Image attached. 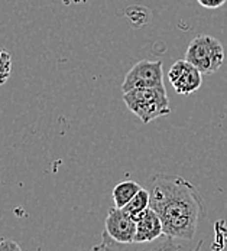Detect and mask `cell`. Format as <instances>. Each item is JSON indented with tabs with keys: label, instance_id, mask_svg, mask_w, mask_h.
I'll list each match as a JSON object with an SVG mask.
<instances>
[{
	"label": "cell",
	"instance_id": "6da1fadb",
	"mask_svg": "<svg viewBox=\"0 0 227 251\" xmlns=\"http://www.w3.org/2000/svg\"><path fill=\"white\" fill-rule=\"evenodd\" d=\"M152 209L159 215L164 234L178 240H193L207 217L205 202L199 189L185 177L153 174L148 179Z\"/></svg>",
	"mask_w": 227,
	"mask_h": 251
},
{
	"label": "cell",
	"instance_id": "7a4b0ae2",
	"mask_svg": "<svg viewBox=\"0 0 227 251\" xmlns=\"http://www.w3.org/2000/svg\"><path fill=\"white\" fill-rule=\"evenodd\" d=\"M123 101L143 125L172 113L165 88H135L123 93Z\"/></svg>",
	"mask_w": 227,
	"mask_h": 251
},
{
	"label": "cell",
	"instance_id": "3957f363",
	"mask_svg": "<svg viewBox=\"0 0 227 251\" xmlns=\"http://www.w3.org/2000/svg\"><path fill=\"white\" fill-rule=\"evenodd\" d=\"M185 59L202 74L211 75L217 73L225 62V48L217 38L200 35L190 42L185 50Z\"/></svg>",
	"mask_w": 227,
	"mask_h": 251
},
{
	"label": "cell",
	"instance_id": "277c9868",
	"mask_svg": "<svg viewBox=\"0 0 227 251\" xmlns=\"http://www.w3.org/2000/svg\"><path fill=\"white\" fill-rule=\"evenodd\" d=\"M202 243H199L197 247L191 251H201ZM91 251H185L178 238H172L168 235H162L149 243H117L112 240L107 232L101 234L100 244L94 246Z\"/></svg>",
	"mask_w": 227,
	"mask_h": 251
},
{
	"label": "cell",
	"instance_id": "5b68a950",
	"mask_svg": "<svg viewBox=\"0 0 227 251\" xmlns=\"http://www.w3.org/2000/svg\"><path fill=\"white\" fill-rule=\"evenodd\" d=\"M135 88H165L162 62L148 59L136 62L125 76L122 91L127 93Z\"/></svg>",
	"mask_w": 227,
	"mask_h": 251
},
{
	"label": "cell",
	"instance_id": "8992f818",
	"mask_svg": "<svg viewBox=\"0 0 227 251\" xmlns=\"http://www.w3.org/2000/svg\"><path fill=\"white\" fill-rule=\"evenodd\" d=\"M168 79L177 94L190 96L200 90L202 85V73L184 58L172 64L168 73Z\"/></svg>",
	"mask_w": 227,
	"mask_h": 251
},
{
	"label": "cell",
	"instance_id": "52a82bcc",
	"mask_svg": "<svg viewBox=\"0 0 227 251\" xmlns=\"http://www.w3.org/2000/svg\"><path fill=\"white\" fill-rule=\"evenodd\" d=\"M104 231L112 240L117 243H135L136 218L132 217L123 208L113 206L107 212L104 221Z\"/></svg>",
	"mask_w": 227,
	"mask_h": 251
},
{
	"label": "cell",
	"instance_id": "ba28073f",
	"mask_svg": "<svg viewBox=\"0 0 227 251\" xmlns=\"http://www.w3.org/2000/svg\"><path fill=\"white\" fill-rule=\"evenodd\" d=\"M162 235H164L162 221L151 206L136 217L135 243H149Z\"/></svg>",
	"mask_w": 227,
	"mask_h": 251
},
{
	"label": "cell",
	"instance_id": "9c48e42d",
	"mask_svg": "<svg viewBox=\"0 0 227 251\" xmlns=\"http://www.w3.org/2000/svg\"><path fill=\"white\" fill-rule=\"evenodd\" d=\"M141 189H142V186L135 180H123V182L117 183L113 188V192H112V198H113V202H114V206L125 208Z\"/></svg>",
	"mask_w": 227,
	"mask_h": 251
},
{
	"label": "cell",
	"instance_id": "30bf717a",
	"mask_svg": "<svg viewBox=\"0 0 227 251\" xmlns=\"http://www.w3.org/2000/svg\"><path fill=\"white\" fill-rule=\"evenodd\" d=\"M149 203H151V198H149V191L148 189H145V188H142L135 197H133V200L127 203L126 206L123 208L126 212H129L132 217H138V215H141L145 209H148L149 208Z\"/></svg>",
	"mask_w": 227,
	"mask_h": 251
},
{
	"label": "cell",
	"instance_id": "8fae6325",
	"mask_svg": "<svg viewBox=\"0 0 227 251\" xmlns=\"http://www.w3.org/2000/svg\"><path fill=\"white\" fill-rule=\"evenodd\" d=\"M12 74V55L7 50L0 47V85H3Z\"/></svg>",
	"mask_w": 227,
	"mask_h": 251
},
{
	"label": "cell",
	"instance_id": "7c38bea8",
	"mask_svg": "<svg viewBox=\"0 0 227 251\" xmlns=\"http://www.w3.org/2000/svg\"><path fill=\"white\" fill-rule=\"evenodd\" d=\"M0 249L1 251H22L21 246L12 240H1L0 241Z\"/></svg>",
	"mask_w": 227,
	"mask_h": 251
},
{
	"label": "cell",
	"instance_id": "4fadbf2b",
	"mask_svg": "<svg viewBox=\"0 0 227 251\" xmlns=\"http://www.w3.org/2000/svg\"><path fill=\"white\" fill-rule=\"evenodd\" d=\"M197 1L205 9H219L226 3L227 0H197Z\"/></svg>",
	"mask_w": 227,
	"mask_h": 251
},
{
	"label": "cell",
	"instance_id": "5bb4252c",
	"mask_svg": "<svg viewBox=\"0 0 227 251\" xmlns=\"http://www.w3.org/2000/svg\"><path fill=\"white\" fill-rule=\"evenodd\" d=\"M0 251H1V249H0Z\"/></svg>",
	"mask_w": 227,
	"mask_h": 251
}]
</instances>
